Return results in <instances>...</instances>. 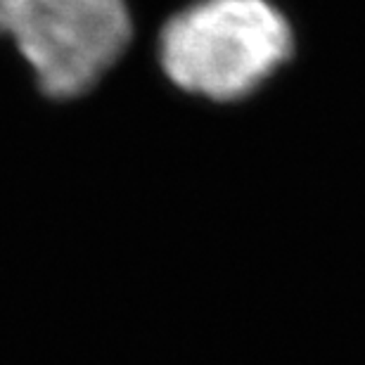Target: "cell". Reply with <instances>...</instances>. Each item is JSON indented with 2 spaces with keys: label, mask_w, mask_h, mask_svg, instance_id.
Segmentation results:
<instances>
[{
  "label": "cell",
  "mask_w": 365,
  "mask_h": 365,
  "mask_svg": "<svg viewBox=\"0 0 365 365\" xmlns=\"http://www.w3.org/2000/svg\"><path fill=\"white\" fill-rule=\"evenodd\" d=\"M292 50V26L271 0H197L159 34V64L169 81L216 102L247 98Z\"/></svg>",
  "instance_id": "cell-1"
},
{
  "label": "cell",
  "mask_w": 365,
  "mask_h": 365,
  "mask_svg": "<svg viewBox=\"0 0 365 365\" xmlns=\"http://www.w3.org/2000/svg\"><path fill=\"white\" fill-rule=\"evenodd\" d=\"M10 36L41 91L71 100L95 88L130 41L126 0H0Z\"/></svg>",
  "instance_id": "cell-2"
}]
</instances>
